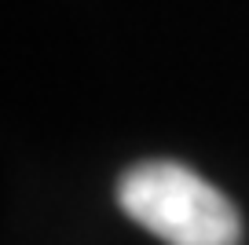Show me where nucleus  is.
Segmentation results:
<instances>
[{
	"label": "nucleus",
	"mask_w": 249,
	"mask_h": 245,
	"mask_svg": "<svg viewBox=\"0 0 249 245\" xmlns=\"http://www.w3.org/2000/svg\"><path fill=\"white\" fill-rule=\"evenodd\" d=\"M117 205L165 245H242L234 201L179 161L132 165L117 179Z\"/></svg>",
	"instance_id": "obj_1"
}]
</instances>
